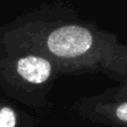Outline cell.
Returning <instances> with one entry per match:
<instances>
[{
  "label": "cell",
  "mask_w": 127,
  "mask_h": 127,
  "mask_svg": "<svg viewBox=\"0 0 127 127\" xmlns=\"http://www.w3.org/2000/svg\"><path fill=\"white\" fill-rule=\"evenodd\" d=\"M49 58L35 54H0V78L17 84L41 86L60 73Z\"/></svg>",
  "instance_id": "obj_1"
},
{
  "label": "cell",
  "mask_w": 127,
  "mask_h": 127,
  "mask_svg": "<svg viewBox=\"0 0 127 127\" xmlns=\"http://www.w3.org/2000/svg\"><path fill=\"white\" fill-rule=\"evenodd\" d=\"M16 113L9 106L0 108V127H15Z\"/></svg>",
  "instance_id": "obj_3"
},
{
  "label": "cell",
  "mask_w": 127,
  "mask_h": 127,
  "mask_svg": "<svg viewBox=\"0 0 127 127\" xmlns=\"http://www.w3.org/2000/svg\"><path fill=\"white\" fill-rule=\"evenodd\" d=\"M98 112L106 123L114 127H127V100L104 103Z\"/></svg>",
  "instance_id": "obj_2"
}]
</instances>
